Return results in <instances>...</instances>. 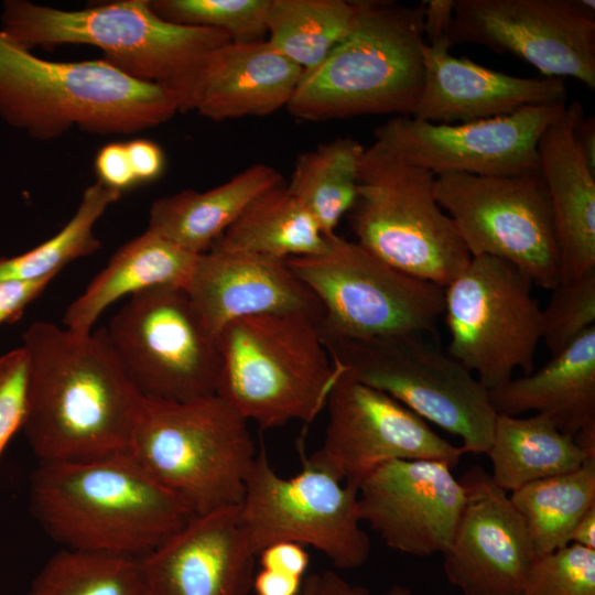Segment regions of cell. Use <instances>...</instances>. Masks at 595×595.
Returning <instances> with one entry per match:
<instances>
[{
    "mask_svg": "<svg viewBox=\"0 0 595 595\" xmlns=\"http://www.w3.org/2000/svg\"><path fill=\"white\" fill-rule=\"evenodd\" d=\"M256 559L231 506L193 516L139 563L147 595H249Z\"/></svg>",
    "mask_w": 595,
    "mask_h": 595,
    "instance_id": "20",
    "label": "cell"
},
{
    "mask_svg": "<svg viewBox=\"0 0 595 595\" xmlns=\"http://www.w3.org/2000/svg\"><path fill=\"white\" fill-rule=\"evenodd\" d=\"M583 113L580 101L565 105L538 142L540 173L555 223L561 281L595 270V174L574 139V126Z\"/></svg>",
    "mask_w": 595,
    "mask_h": 595,
    "instance_id": "24",
    "label": "cell"
},
{
    "mask_svg": "<svg viewBox=\"0 0 595 595\" xmlns=\"http://www.w3.org/2000/svg\"><path fill=\"white\" fill-rule=\"evenodd\" d=\"M271 0H150L163 20L188 26L207 28L231 41H253L267 34Z\"/></svg>",
    "mask_w": 595,
    "mask_h": 595,
    "instance_id": "35",
    "label": "cell"
},
{
    "mask_svg": "<svg viewBox=\"0 0 595 595\" xmlns=\"http://www.w3.org/2000/svg\"><path fill=\"white\" fill-rule=\"evenodd\" d=\"M30 511L64 549L141 558L195 516L130 454L39 463Z\"/></svg>",
    "mask_w": 595,
    "mask_h": 595,
    "instance_id": "2",
    "label": "cell"
},
{
    "mask_svg": "<svg viewBox=\"0 0 595 595\" xmlns=\"http://www.w3.org/2000/svg\"><path fill=\"white\" fill-rule=\"evenodd\" d=\"M519 595H595V550L569 543L536 556Z\"/></svg>",
    "mask_w": 595,
    "mask_h": 595,
    "instance_id": "37",
    "label": "cell"
},
{
    "mask_svg": "<svg viewBox=\"0 0 595 595\" xmlns=\"http://www.w3.org/2000/svg\"><path fill=\"white\" fill-rule=\"evenodd\" d=\"M382 595H411V592L408 587L394 584L388 588Z\"/></svg>",
    "mask_w": 595,
    "mask_h": 595,
    "instance_id": "48",
    "label": "cell"
},
{
    "mask_svg": "<svg viewBox=\"0 0 595 595\" xmlns=\"http://www.w3.org/2000/svg\"><path fill=\"white\" fill-rule=\"evenodd\" d=\"M106 333L144 398L190 401L216 394L218 338L184 289L156 286L131 295Z\"/></svg>",
    "mask_w": 595,
    "mask_h": 595,
    "instance_id": "13",
    "label": "cell"
},
{
    "mask_svg": "<svg viewBox=\"0 0 595 595\" xmlns=\"http://www.w3.org/2000/svg\"><path fill=\"white\" fill-rule=\"evenodd\" d=\"M357 2L348 34L317 66L303 71L285 107L293 117L326 121L412 115L424 76L423 1L414 7Z\"/></svg>",
    "mask_w": 595,
    "mask_h": 595,
    "instance_id": "5",
    "label": "cell"
},
{
    "mask_svg": "<svg viewBox=\"0 0 595 595\" xmlns=\"http://www.w3.org/2000/svg\"><path fill=\"white\" fill-rule=\"evenodd\" d=\"M489 396L497 414L533 411L573 437L595 425V326L539 370L511 378Z\"/></svg>",
    "mask_w": 595,
    "mask_h": 595,
    "instance_id": "25",
    "label": "cell"
},
{
    "mask_svg": "<svg viewBox=\"0 0 595 595\" xmlns=\"http://www.w3.org/2000/svg\"><path fill=\"white\" fill-rule=\"evenodd\" d=\"M261 569L303 577L310 565V555L299 543L280 541L264 548L257 556Z\"/></svg>",
    "mask_w": 595,
    "mask_h": 595,
    "instance_id": "41",
    "label": "cell"
},
{
    "mask_svg": "<svg viewBox=\"0 0 595 595\" xmlns=\"http://www.w3.org/2000/svg\"><path fill=\"white\" fill-rule=\"evenodd\" d=\"M52 279L0 281V324L14 323L46 289Z\"/></svg>",
    "mask_w": 595,
    "mask_h": 595,
    "instance_id": "40",
    "label": "cell"
},
{
    "mask_svg": "<svg viewBox=\"0 0 595 595\" xmlns=\"http://www.w3.org/2000/svg\"><path fill=\"white\" fill-rule=\"evenodd\" d=\"M121 197L99 181L86 187L72 218L46 241L13 257H0V281L54 279L69 262L100 248L94 228L106 209Z\"/></svg>",
    "mask_w": 595,
    "mask_h": 595,
    "instance_id": "33",
    "label": "cell"
},
{
    "mask_svg": "<svg viewBox=\"0 0 595 595\" xmlns=\"http://www.w3.org/2000/svg\"><path fill=\"white\" fill-rule=\"evenodd\" d=\"M94 167L97 181L120 193L138 185L126 142H110L101 147L95 156Z\"/></svg>",
    "mask_w": 595,
    "mask_h": 595,
    "instance_id": "39",
    "label": "cell"
},
{
    "mask_svg": "<svg viewBox=\"0 0 595 595\" xmlns=\"http://www.w3.org/2000/svg\"><path fill=\"white\" fill-rule=\"evenodd\" d=\"M180 106L167 87L142 82L104 58L43 60L0 30V117L37 140L73 128L131 134L170 120Z\"/></svg>",
    "mask_w": 595,
    "mask_h": 595,
    "instance_id": "3",
    "label": "cell"
},
{
    "mask_svg": "<svg viewBox=\"0 0 595 595\" xmlns=\"http://www.w3.org/2000/svg\"><path fill=\"white\" fill-rule=\"evenodd\" d=\"M28 595H147L139 558L61 548Z\"/></svg>",
    "mask_w": 595,
    "mask_h": 595,
    "instance_id": "34",
    "label": "cell"
},
{
    "mask_svg": "<svg viewBox=\"0 0 595 595\" xmlns=\"http://www.w3.org/2000/svg\"><path fill=\"white\" fill-rule=\"evenodd\" d=\"M593 0H454L447 39L523 60L595 88Z\"/></svg>",
    "mask_w": 595,
    "mask_h": 595,
    "instance_id": "15",
    "label": "cell"
},
{
    "mask_svg": "<svg viewBox=\"0 0 595 595\" xmlns=\"http://www.w3.org/2000/svg\"><path fill=\"white\" fill-rule=\"evenodd\" d=\"M447 37L424 44L423 86L411 117L442 125L510 115L526 106L566 104L559 77H518L456 57Z\"/></svg>",
    "mask_w": 595,
    "mask_h": 595,
    "instance_id": "21",
    "label": "cell"
},
{
    "mask_svg": "<svg viewBox=\"0 0 595 595\" xmlns=\"http://www.w3.org/2000/svg\"><path fill=\"white\" fill-rule=\"evenodd\" d=\"M566 104L526 106L490 119L442 125L396 116L375 130L380 142L433 174L541 175L538 142Z\"/></svg>",
    "mask_w": 595,
    "mask_h": 595,
    "instance_id": "16",
    "label": "cell"
},
{
    "mask_svg": "<svg viewBox=\"0 0 595 595\" xmlns=\"http://www.w3.org/2000/svg\"><path fill=\"white\" fill-rule=\"evenodd\" d=\"M437 203L451 217L472 257L502 259L552 290L561 258L548 188L541 175H435Z\"/></svg>",
    "mask_w": 595,
    "mask_h": 595,
    "instance_id": "14",
    "label": "cell"
},
{
    "mask_svg": "<svg viewBox=\"0 0 595 595\" xmlns=\"http://www.w3.org/2000/svg\"><path fill=\"white\" fill-rule=\"evenodd\" d=\"M198 256L147 229L122 245L67 306L65 328L80 334L91 332L100 314L126 295L156 286L185 289Z\"/></svg>",
    "mask_w": 595,
    "mask_h": 595,
    "instance_id": "26",
    "label": "cell"
},
{
    "mask_svg": "<svg viewBox=\"0 0 595 595\" xmlns=\"http://www.w3.org/2000/svg\"><path fill=\"white\" fill-rule=\"evenodd\" d=\"M321 320L303 312L240 318L217 335L216 394L261 429L310 423L344 368L325 346Z\"/></svg>",
    "mask_w": 595,
    "mask_h": 595,
    "instance_id": "6",
    "label": "cell"
},
{
    "mask_svg": "<svg viewBox=\"0 0 595 595\" xmlns=\"http://www.w3.org/2000/svg\"><path fill=\"white\" fill-rule=\"evenodd\" d=\"M425 336L323 340L354 379L459 437L464 454H486L497 418L489 390Z\"/></svg>",
    "mask_w": 595,
    "mask_h": 595,
    "instance_id": "10",
    "label": "cell"
},
{
    "mask_svg": "<svg viewBox=\"0 0 595 595\" xmlns=\"http://www.w3.org/2000/svg\"><path fill=\"white\" fill-rule=\"evenodd\" d=\"M532 286L513 264L477 256L444 288L446 351L488 390L533 371L542 309Z\"/></svg>",
    "mask_w": 595,
    "mask_h": 595,
    "instance_id": "12",
    "label": "cell"
},
{
    "mask_svg": "<svg viewBox=\"0 0 595 595\" xmlns=\"http://www.w3.org/2000/svg\"><path fill=\"white\" fill-rule=\"evenodd\" d=\"M22 338L29 364L22 430L39 463L129 454L144 397L106 328L80 334L36 321Z\"/></svg>",
    "mask_w": 595,
    "mask_h": 595,
    "instance_id": "1",
    "label": "cell"
},
{
    "mask_svg": "<svg viewBox=\"0 0 595 595\" xmlns=\"http://www.w3.org/2000/svg\"><path fill=\"white\" fill-rule=\"evenodd\" d=\"M210 329L271 313L303 312L322 318L312 291L285 260L213 246L198 256L184 289Z\"/></svg>",
    "mask_w": 595,
    "mask_h": 595,
    "instance_id": "22",
    "label": "cell"
},
{
    "mask_svg": "<svg viewBox=\"0 0 595 595\" xmlns=\"http://www.w3.org/2000/svg\"><path fill=\"white\" fill-rule=\"evenodd\" d=\"M542 309V340L551 355L595 326V270L560 281Z\"/></svg>",
    "mask_w": 595,
    "mask_h": 595,
    "instance_id": "36",
    "label": "cell"
},
{
    "mask_svg": "<svg viewBox=\"0 0 595 595\" xmlns=\"http://www.w3.org/2000/svg\"><path fill=\"white\" fill-rule=\"evenodd\" d=\"M435 174L376 141L365 148L347 214L356 242L390 267L445 288L470 261L434 193Z\"/></svg>",
    "mask_w": 595,
    "mask_h": 595,
    "instance_id": "8",
    "label": "cell"
},
{
    "mask_svg": "<svg viewBox=\"0 0 595 595\" xmlns=\"http://www.w3.org/2000/svg\"><path fill=\"white\" fill-rule=\"evenodd\" d=\"M364 151L358 141L345 137L296 158L288 190L314 217L325 237L336 234L339 220L356 202Z\"/></svg>",
    "mask_w": 595,
    "mask_h": 595,
    "instance_id": "30",
    "label": "cell"
},
{
    "mask_svg": "<svg viewBox=\"0 0 595 595\" xmlns=\"http://www.w3.org/2000/svg\"><path fill=\"white\" fill-rule=\"evenodd\" d=\"M357 14V1L271 0L267 40L286 58L309 71L348 34Z\"/></svg>",
    "mask_w": 595,
    "mask_h": 595,
    "instance_id": "32",
    "label": "cell"
},
{
    "mask_svg": "<svg viewBox=\"0 0 595 595\" xmlns=\"http://www.w3.org/2000/svg\"><path fill=\"white\" fill-rule=\"evenodd\" d=\"M576 145L592 173L595 174V119L583 113L574 126Z\"/></svg>",
    "mask_w": 595,
    "mask_h": 595,
    "instance_id": "46",
    "label": "cell"
},
{
    "mask_svg": "<svg viewBox=\"0 0 595 595\" xmlns=\"http://www.w3.org/2000/svg\"><path fill=\"white\" fill-rule=\"evenodd\" d=\"M569 543L595 550V505L576 521L570 533Z\"/></svg>",
    "mask_w": 595,
    "mask_h": 595,
    "instance_id": "47",
    "label": "cell"
},
{
    "mask_svg": "<svg viewBox=\"0 0 595 595\" xmlns=\"http://www.w3.org/2000/svg\"><path fill=\"white\" fill-rule=\"evenodd\" d=\"M322 446L310 455L345 484L358 487L377 466L393 459H434L453 468L464 452L389 394L367 386L345 369L326 405Z\"/></svg>",
    "mask_w": 595,
    "mask_h": 595,
    "instance_id": "17",
    "label": "cell"
},
{
    "mask_svg": "<svg viewBox=\"0 0 595 595\" xmlns=\"http://www.w3.org/2000/svg\"><path fill=\"white\" fill-rule=\"evenodd\" d=\"M298 595H371L369 589L361 585L347 582L339 574L326 570L310 574L303 578Z\"/></svg>",
    "mask_w": 595,
    "mask_h": 595,
    "instance_id": "43",
    "label": "cell"
},
{
    "mask_svg": "<svg viewBox=\"0 0 595 595\" xmlns=\"http://www.w3.org/2000/svg\"><path fill=\"white\" fill-rule=\"evenodd\" d=\"M303 577L260 569L255 573L252 591L256 595H298Z\"/></svg>",
    "mask_w": 595,
    "mask_h": 595,
    "instance_id": "45",
    "label": "cell"
},
{
    "mask_svg": "<svg viewBox=\"0 0 595 595\" xmlns=\"http://www.w3.org/2000/svg\"><path fill=\"white\" fill-rule=\"evenodd\" d=\"M129 454L194 515L241 502L257 452L248 421L217 394L143 398Z\"/></svg>",
    "mask_w": 595,
    "mask_h": 595,
    "instance_id": "7",
    "label": "cell"
},
{
    "mask_svg": "<svg viewBox=\"0 0 595 595\" xmlns=\"http://www.w3.org/2000/svg\"><path fill=\"white\" fill-rule=\"evenodd\" d=\"M326 245L317 221L281 181L259 194L213 246L286 260L317 255Z\"/></svg>",
    "mask_w": 595,
    "mask_h": 595,
    "instance_id": "29",
    "label": "cell"
},
{
    "mask_svg": "<svg viewBox=\"0 0 595 595\" xmlns=\"http://www.w3.org/2000/svg\"><path fill=\"white\" fill-rule=\"evenodd\" d=\"M301 470L286 478L260 450L238 505L240 522L256 556L268 545L290 541L312 547L335 567L357 569L371 542L361 528L358 487L345 484L326 466L301 454Z\"/></svg>",
    "mask_w": 595,
    "mask_h": 595,
    "instance_id": "11",
    "label": "cell"
},
{
    "mask_svg": "<svg viewBox=\"0 0 595 595\" xmlns=\"http://www.w3.org/2000/svg\"><path fill=\"white\" fill-rule=\"evenodd\" d=\"M0 30L29 51L63 44L95 46L105 61L132 78L171 89L180 111L206 56L231 41L213 29L165 21L150 0L98 2L82 10L4 0Z\"/></svg>",
    "mask_w": 595,
    "mask_h": 595,
    "instance_id": "4",
    "label": "cell"
},
{
    "mask_svg": "<svg viewBox=\"0 0 595 595\" xmlns=\"http://www.w3.org/2000/svg\"><path fill=\"white\" fill-rule=\"evenodd\" d=\"M443 461L393 459L358 486L361 522L391 549L413 555L444 553L454 536L466 489Z\"/></svg>",
    "mask_w": 595,
    "mask_h": 595,
    "instance_id": "18",
    "label": "cell"
},
{
    "mask_svg": "<svg viewBox=\"0 0 595 595\" xmlns=\"http://www.w3.org/2000/svg\"><path fill=\"white\" fill-rule=\"evenodd\" d=\"M281 181L278 170L256 163L210 190L190 188L160 197L150 207L148 229L201 255L210 249L259 194Z\"/></svg>",
    "mask_w": 595,
    "mask_h": 595,
    "instance_id": "27",
    "label": "cell"
},
{
    "mask_svg": "<svg viewBox=\"0 0 595 595\" xmlns=\"http://www.w3.org/2000/svg\"><path fill=\"white\" fill-rule=\"evenodd\" d=\"M509 497L536 556L564 547L576 521L595 505V458L576 469L529 483Z\"/></svg>",
    "mask_w": 595,
    "mask_h": 595,
    "instance_id": "31",
    "label": "cell"
},
{
    "mask_svg": "<svg viewBox=\"0 0 595 595\" xmlns=\"http://www.w3.org/2000/svg\"><path fill=\"white\" fill-rule=\"evenodd\" d=\"M490 477L507 493L578 468L595 455L586 454L574 437L540 414L527 418L497 414L490 446Z\"/></svg>",
    "mask_w": 595,
    "mask_h": 595,
    "instance_id": "28",
    "label": "cell"
},
{
    "mask_svg": "<svg viewBox=\"0 0 595 595\" xmlns=\"http://www.w3.org/2000/svg\"><path fill=\"white\" fill-rule=\"evenodd\" d=\"M126 147L138 184L156 181L163 174L166 160L158 143L139 138L126 142Z\"/></svg>",
    "mask_w": 595,
    "mask_h": 595,
    "instance_id": "42",
    "label": "cell"
},
{
    "mask_svg": "<svg viewBox=\"0 0 595 595\" xmlns=\"http://www.w3.org/2000/svg\"><path fill=\"white\" fill-rule=\"evenodd\" d=\"M302 74L267 39L230 41L206 56L184 111L195 110L214 121L268 116L286 107Z\"/></svg>",
    "mask_w": 595,
    "mask_h": 595,
    "instance_id": "23",
    "label": "cell"
},
{
    "mask_svg": "<svg viewBox=\"0 0 595 595\" xmlns=\"http://www.w3.org/2000/svg\"><path fill=\"white\" fill-rule=\"evenodd\" d=\"M326 238L322 252L285 260L322 306L324 340L436 333L444 288L390 267L356 241Z\"/></svg>",
    "mask_w": 595,
    "mask_h": 595,
    "instance_id": "9",
    "label": "cell"
},
{
    "mask_svg": "<svg viewBox=\"0 0 595 595\" xmlns=\"http://www.w3.org/2000/svg\"><path fill=\"white\" fill-rule=\"evenodd\" d=\"M423 34L426 44L447 37L454 17V0H424Z\"/></svg>",
    "mask_w": 595,
    "mask_h": 595,
    "instance_id": "44",
    "label": "cell"
},
{
    "mask_svg": "<svg viewBox=\"0 0 595 595\" xmlns=\"http://www.w3.org/2000/svg\"><path fill=\"white\" fill-rule=\"evenodd\" d=\"M461 482L466 501L443 553L447 581L463 595H519L536 558L522 518L482 466Z\"/></svg>",
    "mask_w": 595,
    "mask_h": 595,
    "instance_id": "19",
    "label": "cell"
},
{
    "mask_svg": "<svg viewBox=\"0 0 595 595\" xmlns=\"http://www.w3.org/2000/svg\"><path fill=\"white\" fill-rule=\"evenodd\" d=\"M28 377V357L22 346L0 356V458L9 441L22 429Z\"/></svg>",
    "mask_w": 595,
    "mask_h": 595,
    "instance_id": "38",
    "label": "cell"
}]
</instances>
